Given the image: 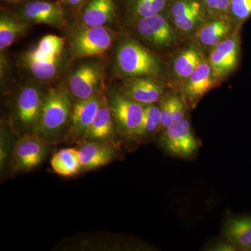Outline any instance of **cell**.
<instances>
[{"instance_id":"22","label":"cell","mask_w":251,"mask_h":251,"mask_svg":"<svg viewBox=\"0 0 251 251\" xmlns=\"http://www.w3.org/2000/svg\"><path fill=\"white\" fill-rule=\"evenodd\" d=\"M64 46V39L58 36L49 34L44 36L31 53L45 59H58Z\"/></svg>"},{"instance_id":"17","label":"cell","mask_w":251,"mask_h":251,"mask_svg":"<svg viewBox=\"0 0 251 251\" xmlns=\"http://www.w3.org/2000/svg\"><path fill=\"white\" fill-rule=\"evenodd\" d=\"M112 116L110 108L105 103H102L93 122L86 130V138L94 140H103L110 138L114 133Z\"/></svg>"},{"instance_id":"31","label":"cell","mask_w":251,"mask_h":251,"mask_svg":"<svg viewBox=\"0 0 251 251\" xmlns=\"http://www.w3.org/2000/svg\"><path fill=\"white\" fill-rule=\"evenodd\" d=\"M229 8L237 19L244 21L251 16V0H231Z\"/></svg>"},{"instance_id":"11","label":"cell","mask_w":251,"mask_h":251,"mask_svg":"<svg viewBox=\"0 0 251 251\" xmlns=\"http://www.w3.org/2000/svg\"><path fill=\"white\" fill-rule=\"evenodd\" d=\"M224 233L238 251H251V215L228 216Z\"/></svg>"},{"instance_id":"19","label":"cell","mask_w":251,"mask_h":251,"mask_svg":"<svg viewBox=\"0 0 251 251\" xmlns=\"http://www.w3.org/2000/svg\"><path fill=\"white\" fill-rule=\"evenodd\" d=\"M27 29L25 23L2 14L0 17V50L10 47L16 39Z\"/></svg>"},{"instance_id":"27","label":"cell","mask_w":251,"mask_h":251,"mask_svg":"<svg viewBox=\"0 0 251 251\" xmlns=\"http://www.w3.org/2000/svg\"><path fill=\"white\" fill-rule=\"evenodd\" d=\"M210 62L214 75L218 76L227 74L234 68L228 59L225 57L216 49L211 54Z\"/></svg>"},{"instance_id":"12","label":"cell","mask_w":251,"mask_h":251,"mask_svg":"<svg viewBox=\"0 0 251 251\" xmlns=\"http://www.w3.org/2000/svg\"><path fill=\"white\" fill-rule=\"evenodd\" d=\"M43 103L44 99L37 89L33 87L23 89L17 100L18 115L21 122L25 125L37 123Z\"/></svg>"},{"instance_id":"28","label":"cell","mask_w":251,"mask_h":251,"mask_svg":"<svg viewBox=\"0 0 251 251\" xmlns=\"http://www.w3.org/2000/svg\"><path fill=\"white\" fill-rule=\"evenodd\" d=\"M198 9H201V4L197 0H176L172 5L171 13L175 18Z\"/></svg>"},{"instance_id":"5","label":"cell","mask_w":251,"mask_h":251,"mask_svg":"<svg viewBox=\"0 0 251 251\" xmlns=\"http://www.w3.org/2000/svg\"><path fill=\"white\" fill-rule=\"evenodd\" d=\"M110 110L126 135L139 137L145 108L126 95L115 94L110 102Z\"/></svg>"},{"instance_id":"30","label":"cell","mask_w":251,"mask_h":251,"mask_svg":"<svg viewBox=\"0 0 251 251\" xmlns=\"http://www.w3.org/2000/svg\"><path fill=\"white\" fill-rule=\"evenodd\" d=\"M201 14V9L194 10L183 16L173 18L176 27L183 31H189L194 27Z\"/></svg>"},{"instance_id":"6","label":"cell","mask_w":251,"mask_h":251,"mask_svg":"<svg viewBox=\"0 0 251 251\" xmlns=\"http://www.w3.org/2000/svg\"><path fill=\"white\" fill-rule=\"evenodd\" d=\"M18 16L26 22L57 25L64 23L65 10L59 3L46 0L26 1L18 11Z\"/></svg>"},{"instance_id":"18","label":"cell","mask_w":251,"mask_h":251,"mask_svg":"<svg viewBox=\"0 0 251 251\" xmlns=\"http://www.w3.org/2000/svg\"><path fill=\"white\" fill-rule=\"evenodd\" d=\"M50 164L53 171L61 176L76 175L81 169L78 150L74 148L60 150L52 156Z\"/></svg>"},{"instance_id":"13","label":"cell","mask_w":251,"mask_h":251,"mask_svg":"<svg viewBox=\"0 0 251 251\" xmlns=\"http://www.w3.org/2000/svg\"><path fill=\"white\" fill-rule=\"evenodd\" d=\"M102 101L99 97L94 95L90 98L79 100L74 105L72 114L74 132L77 134L85 133L92 123L98 112Z\"/></svg>"},{"instance_id":"8","label":"cell","mask_w":251,"mask_h":251,"mask_svg":"<svg viewBox=\"0 0 251 251\" xmlns=\"http://www.w3.org/2000/svg\"><path fill=\"white\" fill-rule=\"evenodd\" d=\"M100 78L101 72L98 66L92 64L80 66L69 81L73 95L79 100L93 97L96 95Z\"/></svg>"},{"instance_id":"14","label":"cell","mask_w":251,"mask_h":251,"mask_svg":"<svg viewBox=\"0 0 251 251\" xmlns=\"http://www.w3.org/2000/svg\"><path fill=\"white\" fill-rule=\"evenodd\" d=\"M212 68L206 62L202 61L196 70L188 77L186 86V94L191 100L195 103L210 90L214 85Z\"/></svg>"},{"instance_id":"35","label":"cell","mask_w":251,"mask_h":251,"mask_svg":"<svg viewBox=\"0 0 251 251\" xmlns=\"http://www.w3.org/2000/svg\"><path fill=\"white\" fill-rule=\"evenodd\" d=\"M59 1H60V2L62 3V4H64L67 0H59Z\"/></svg>"},{"instance_id":"23","label":"cell","mask_w":251,"mask_h":251,"mask_svg":"<svg viewBox=\"0 0 251 251\" xmlns=\"http://www.w3.org/2000/svg\"><path fill=\"white\" fill-rule=\"evenodd\" d=\"M202 62L201 53L195 49L186 50L175 62V71L181 77H188Z\"/></svg>"},{"instance_id":"20","label":"cell","mask_w":251,"mask_h":251,"mask_svg":"<svg viewBox=\"0 0 251 251\" xmlns=\"http://www.w3.org/2000/svg\"><path fill=\"white\" fill-rule=\"evenodd\" d=\"M162 128H166L184 120V101L179 96H171L163 100L161 106Z\"/></svg>"},{"instance_id":"29","label":"cell","mask_w":251,"mask_h":251,"mask_svg":"<svg viewBox=\"0 0 251 251\" xmlns=\"http://www.w3.org/2000/svg\"><path fill=\"white\" fill-rule=\"evenodd\" d=\"M216 49L236 67L237 64L238 44L237 41L229 39L220 43Z\"/></svg>"},{"instance_id":"34","label":"cell","mask_w":251,"mask_h":251,"mask_svg":"<svg viewBox=\"0 0 251 251\" xmlns=\"http://www.w3.org/2000/svg\"><path fill=\"white\" fill-rule=\"evenodd\" d=\"M4 1H6V2L8 3H12V4H16V3L22 2V1L26 2V1H30V0H4Z\"/></svg>"},{"instance_id":"24","label":"cell","mask_w":251,"mask_h":251,"mask_svg":"<svg viewBox=\"0 0 251 251\" xmlns=\"http://www.w3.org/2000/svg\"><path fill=\"white\" fill-rule=\"evenodd\" d=\"M168 0H128L133 14L140 18L160 14L166 8Z\"/></svg>"},{"instance_id":"33","label":"cell","mask_w":251,"mask_h":251,"mask_svg":"<svg viewBox=\"0 0 251 251\" xmlns=\"http://www.w3.org/2000/svg\"><path fill=\"white\" fill-rule=\"evenodd\" d=\"M211 251H238L232 243L225 239L224 242H218L216 245L211 248Z\"/></svg>"},{"instance_id":"21","label":"cell","mask_w":251,"mask_h":251,"mask_svg":"<svg viewBox=\"0 0 251 251\" xmlns=\"http://www.w3.org/2000/svg\"><path fill=\"white\" fill-rule=\"evenodd\" d=\"M25 62L36 78L47 80L55 75L58 59H45L34 55L30 51L25 56Z\"/></svg>"},{"instance_id":"1","label":"cell","mask_w":251,"mask_h":251,"mask_svg":"<svg viewBox=\"0 0 251 251\" xmlns=\"http://www.w3.org/2000/svg\"><path fill=\"white\" fill-rule=\"evenodd\" d=\"M72 103L66 91L52 89L44 99L36 130L45 136L58 133L66 125L70 115Z\"/></svg>"},{"instance_id":"15","label":"cell","mask_w":251,"mask_h":251,"mask_svg":"<svg viewBox=\"0 0 251 251\" xmlns=\"http://www.w3.org/2000/svg\"><path fill=\"white\" fill-rule=\"evenodd\" d=\"M81 168L94 169L108 164L113 158V150L94 143L84 144L78 150Z\"/></svg>"},{"instance_id":"9","label":"cell","mask_w":251,"mask_h":251,"mask_svg":"<svg viewBox=\"0 0 251 251\" xmlns=\"http://www.w3.org/2000/svg\"><path fill=\"white\" fill-rule=\"evenodd\" d=\"M137 29L142 37L157 46L169 45L174 37L168 21L161 14L140 18Z\"/></svg>"},{"instance_id":"26","label":"cell","mask_w":251,"mask_h":251,"mask_svg":"<svg viewBox=\"0 0 251 251\" xmlns=\"http://www.w3.org/2000/svg\"><path fill=\"white\" fill-rule=\"evenodd\" d=\"M161 124V108L150 104L147 105L139 130V137H146L156 133Z\"/></svg>"},{"instance_id":"10","label":"cell","mask_w":251,"mask_h":251,"mask_svg":"<svg viewBox=\"0 0 251 251\" xmlns=\"http://www.w3.org/2000/svg\"><path fill=\"white\" fill-rule=\"evenodd\" d=\"M116 10V0H87L81 11V19L87 27H103L113 21Z\"/></svg>"},{"instance_id":"32","label":"cell","mask_w":251,"mask_h":251,"mask_svg":"<svg viewBox=\"0 0 251 251\" xmlns=\"http://www.w3.org/2000/svg\"><path fill=\"white\" fill-rule=\"evenodd\" d=\"M202 1L210 9L224 11L229 9L231 0H202Z\"/></svg>"},{"instance_id":"2","label":"cell","mask_w":251,"mask_h":251,"mask_svg":"<svg viewBox=\"0 0 251 251\" xmlns=\"http://www.w3.org/2000/svg\"><path fill=\"white\" fill-rule=\"evenodd\" d=\"M117 66L126 76H153L159 72L156 57L138 43L128 41L117 50Z\"/></svg>"},{"instance_id":"25","label":"cell","mask_w":251,"mask_h":251,"mask_svg":"<svg viewBox=\"0 0 251 251\" xmlns=\"http://www.w3.org/2000/svg\"><path fill=\"white\" fill-rule=\"evenodd\" d=\"M229 28L224 21H214L206 25L200 31V40L206 46L219 45L220 41L227 34Z\"/></svg>"},{"instance_id":"16","label":"cell","mask_w":251,"mask_h":251,"mask_svg":"<svg viewBox=\"0 0 251 251\" xmlns=\"http://www.w3.org/2000/svg\"><path fill=\"white\" fill-rule=\"evenodd\" d=\"M162 94L163 90L156 82L139 78L130 81L127 85L125 95L142 105H150L158 101Z\"/></svg>"},{"instance_id":"7","label":"cell","mask_w":251,"mask_h":251,"mask_svg":"<svg viewBox=\"0 0 251 251\" xmlns=\"http://www.w3.org/2000/svg\"><path fill=\"white\" fill-rule=\"evenodd\" d=\"M47 147L36 135H27L16 144L14 153L15 166L29 170L39 166L46 154Z\"/></svg>"},{"instance_id":"4","label":"cell","mask_w":251,"mask_h":251,"mask_svg":"<svg viewBox=\"0 0 251 251\" xmlns=\"http://www.w3.org/2000/svg\"><path fill=\"white\" fill-rule=\"evenodd\" d=\"M112 43L111 32L106 27H87L74 36L73 52L77 57L99 56L105 53Z\"/></svg>"},{"instance_id":"3","label":"cell","mask_w":251,"mask_h":251,"mask_svg":"<svg viewBox=\"0 0 251 251\" xmlns=\"http://www.w3.org/2000/svg\"><path fill=\"white\" fill-rule=\"evenodd\" d=\"M161 142L170 154L180 158H192L199 148L190 122L185 118L165 128Z\"/></svg>"}]
</instances>
